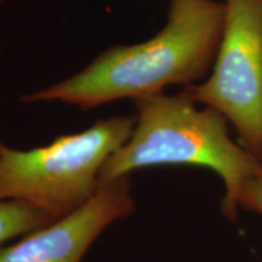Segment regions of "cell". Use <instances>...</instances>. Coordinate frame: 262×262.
I'll list each match as a JSON object with an SVG mask.
<instances>
[{"label": "cell", "mask_w": 262, "mask_h": 262, "mask_svg": "<svg viewBox=\"0 0 262 262\" xmlns=\"http://www.w3.org/2000/svg\"><path fill=\"white\" fill-rule=\"evenodd\" d=\"M135 208L131 178L123 176L100 186L78 210L0 245V262H81L96 239Z\"/></svg>", "instance_id": "5b68a950"}, {"label": "cell", "mask_w": 262, "mask_h": 262, "mask_svg": "<svg viewBox=\"0 0 262 262\" xmlns=\"http://www.w3.org/2000/svg\"><path fill=\"white\" fill-rule=\"evenodd\" d=\"M239 209L262 215V173L244 183L239 194Z\"/></svg>", "instance_id": "52a82bcc"}, {"label": "cell", "mask_w": 262, "mask_h": 262, "mask_svg": "<svg viewBox=\"0 0 262 262\" xmlns=\"http://www.w3.org/2000/svg\"><path fill=\"white\" fill-rule=\"evenodd\" d=\"M224 3V31L210 73L185 91L221 113L255 157L262 146V0Z\"/></svg>", "instance_id": "277c9868"}, {"label": "cell", "mask_w": 262, "mask_h": 262, "mask_svg": "<svg viewBox=\"0 0 262 262\" xmlns=\"http://www.w3.org/2000/svg\"><path fill=\"white\" fill-rule=\"evenodd\" d=\"M135 102L133 133L110 157L100 186L156 166H196L214 171L224 183L221 211L235 222L239 194L248 180L261 175L258 160L229 135L227 119L214 108L196 103L185 90L158 94Z\"/></svg>", "instance_id": "7a4b0ae2"}, {"label": "cell", "mask_w": 262, "mask_h": 262, "mask_svg": "<svg viewBox=\"0 0 262 262\" xmlns=\"http://www.w3.org/2000/svg\"><path fill=\"white\" fill-rule=\"evenodd\" d=\"M225 15L224 0H169L166 24L152 38L107 49L83 70L19 100L89 111L114 101L155 96L171 85L198 84L214 64Z\"/></svg>", "instance_id": "6da1fadb"}, {"label": "cell", "mask_w": 262, "mask_h": 262, "mask_svg": "<svg viewBox=\"0 0 262 262\" xmlns=\"http://www.w3.org/2000/svg\"><path fill=\"white\" fill-rule=\"evenodd\" d=\"M54 221L34 206L16 201H0V245Z\"/></svg>", "instance_id": "8992f818"}, {"label": "cell", "mask_w": 262, "mask_h": 262, "mask_svg": "<svg viewBox=\"0 0 262 262\" xmlns=\"http://www.w3.org/2000/svg\"><path fill=\"white\" fill-rule=\"evenodd\" d=\"M5 2H8V0H0V4H3V3H5Z\"/></svg>", "instance_id": "9c48e42d"}, {"label": "cell", "mask_w": 262, "mask_h": 262, "mask_svg": "<svg viewBox=\"0 0 262 262\" xmlns=\"http://www.w3.org/2000/svg\"><path fill=\"white\" fill-rule=\"evenodd\" d=\"M135 122V116L117 114L31 149L0 140V201L32 205L54 221L78 210L96 194L101 170Z\"/></svg>", "instance_id": "3957f363"}, {"label": "cell", "mask_w": 262, "mask_h": 262, "mask_svg": "<svg viewBox=\"0 0 262 262\" xmlns=\"http://www.w3.org/2000/svg\"><path fill=\"white\" fill-rule=\"evenodd\" d=\"M255 158L258 160V163H260V165L262 168V146H261V148L258 149V152L256 153V155H255Z\"/></svg>", "instance_id": "ba28073f"}]
</instances>
